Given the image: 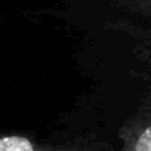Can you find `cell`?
Masks as SVG:
<instances>
[{
    "instance_id": "1",
    "label": "cell",
    "mask_w": 151,
    "mask_h": 151,
    "mask_svg": "<svg viewBox=\"0 0 151 151\" xmlns=\"http://www.w3.org/2000/svg\"><path fill=\"white\" fill-rule=\"evenodd\" d=\"M113 28L122 30L135 42V50L139 56V59L145 64L150 80H151V28L150 27H141L138 24H132L129 21H116L111 24Z\"/></svg>"
},
{
    "instance_id": "2",
    "label": "cell",
    "mask_w": 151,
    "mask_h": 151,
    "mask_svg": "<svg viewBox=\"0 0 151 151\" xmlns=\"http://www.w3.org/2000/svg\"><path fill=\"white\" fill-rule=\"evenodd\" d=\"M0 151H37V148L30 139L11 135L0 138Z\"/></svg>"
},
{
    "instance_id": "3",
    "label": "cell",
    "mask_w": 151,
    "mask_h": 151,
    "mask_svg": "<svg viewBox=\"0 0 151 151\" xmlns=\"http://www.w3.org/2000/svg\"><path fill=\"white\" fill-rule=\"evenodd\" d=\"M130 151H151V119L136 130Z\"/></svg>"
},
{
    "instance_id": "4",
    "label": "cell",
    "mask_w": 151,
    "mask_h": 151,
    "mask_svg": "<svg viewBox=\"0 0 151 151\" xmlns=\"http://www.w3.org/2000/svg\"><path fill=\"white\" fill-rule=\"evenodd\" d=\"M141 8H142L147 14H150V15H151V0H142Z\"/></svg>"
}]
</instances>
